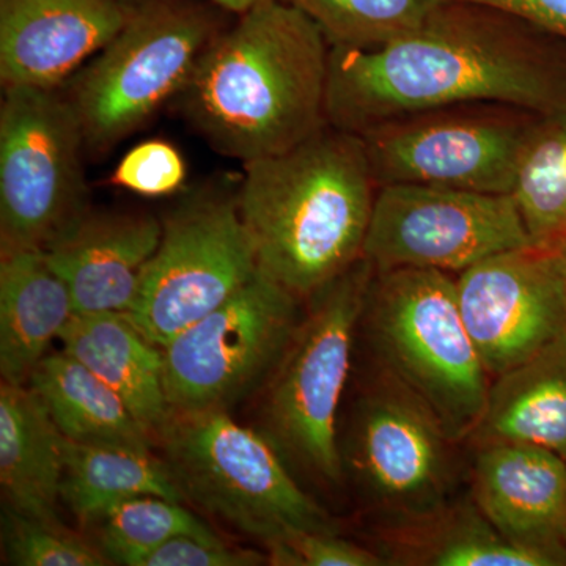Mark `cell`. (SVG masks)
<instances>
[{
	"label": "cell",
	"instance_id": "6",
	"mask_svg": "<svg viewBox=\"0 0 566 566\" xmlns=\"http://www.w3.org/2000/svg\"><path fill=\"white\" fill-rule=\"evenodd\" d=\"M212 7L208 0H133L120 31L71 87L87 151H109L181 95L221 32Z\"/></svg>",
	"mask_w": 566,
	"mask_h": 566
},
{
	"label": "cell",
	"instance_id": "22",
	"mask_svg": "<svg viewBox=\"0 0 566 566\" xmlns=\"http://www.w3.org/2000/svg\"><path fill=\"white\" fill-rule=\"evenodd\" d=\"M469 444L523 442L566 461V331L491 382Z\"/></svg>",
	"mask_w": 566,
	"mask_h": 566
},
{
	"label": "cell",
	"instance_id": "12",
	"mask_svg": "<svg viewBox=\"0 0 566 566\" xmlns=\"http://www.w3.org/2000/svg\"><path fill=\"white\" fill-rule=\"evenodd\" d=\"M259 271L237 193H196L164 219L161 243L126 315L163 348Z\"/></svg>",
	"mask_w": 566,
	"mask_h": 566
},
{
	"label": "cell",
	"instance_id": "18",
	"mask_svg": "<svg viewBox=\"0 0 566 566\" xmlns=\"http://www.w3.org/2000/svg\"><path fill=\"white\" fill-rule=\"evenodd\" d=\"M76 315L73 296L44 251L0 252V374L28 385Z\"/></svg>",
	"mask_w": 566,
	"mask_h": 566
},
{
	"label": "cell",
	"instance_id": "2",
	"mask_svg": "<svg viewBox=\"0 0 566 566\" xmlns=\"http://www.w3.org/2000/svg\"><path fill=\"white\" fill-rule=\"evenodd\" d=\"M219 32L178 98L208 144L241 164L303 144L327 122L331 46L282 0H259Z\"/></svg>",
	"mask_w": 566,
	"mask_h": 566
},
{
	"label": "cell",
	"instance_id": "23",
	"mask_svg": "<svg viewBox=\"0 0 566 566\" xmlns=\"http://www.w3.org/2000/svg\"><path fill=\"white\" fill-rule=\"evenodd\" d=\"M28 385L69 441L151 450V436L120 395L70 354H48Z\"/></svg>",
	"mask_w": 566,
	"mask_h": 566
},
{
	"label": "cell",
	"instance_id": "27",
	"mask_svg": "<svg viewBox=\"0 0 566 566\" xmlns=\"http://www.w3.org/2000/svg\"><path fill=\"white\" fill-rule=\"evenodd\" d=\"M304 13L331 48L376 50L416 29L441 0H282Z\"/></svg>",
	"mask_w": 566,
	"mask_h": 566
},
{
	"label": "cell",
	"instance_id": "1",
	"mask_svg": "<svg viewBox=\"0 0 566 566\" xmlns=\"http://www.w3.org/2000/svg\"><path fill=\"white\" fill-rule=\"evenodd\" d=\"M465 103L566 111V41L494 7L441 0L385 46L331 48L326 112L335 128L363 134Z\"/></svg>",
	"mask_w": 566,
	"mask_h": 566
},
{
	"label": "cell",
	"instance_id": "31",
	"mask_svg": "<svg viewBox=\"0 0 566 566\" xmlns=\"http://www.w3.org/2000/svg\"><path fill=\"white\" fill-rule=\"evenodd\" d=\"M270 564L266 553L227 545L212 531L174 536L142 566H256Z\"/></svg>",
	"mask_w": 566,
	"mask_h": 566
},
{
	"label": "cell",
	"instance_id": "24",
	"mask_svg": "<svg viewBox=\"0 0 566 566\" xmlns=\"http://www.w3.org/2000/svg\"><path fill=\"white\" fill-rule=\"evenodd\" d=\"M145 495L186 501L169 465L151 450L80 444L65 438L61 501L82 523H91L120 502Z\"/></svg>",
	"mask_w": 566,
	"mask_h": 566
},
{
	"label": "cell",
	"instance_id": "5",
	"mask_svg": "<svg viewBox=\"0 0 566 566\" xmlns=\"http://www.w3.org/2000/svg\"><path fill=\"white\" fill-rule=\"evenodd\" d=\"M375 274L363 259L315 293L268 379L264 434L286 463L327 486L345 480L338 411Z\"/></svg>",
	"mask_w": 566,
	"mask_h": 566
},
{
	"label": "cell",
	"instance_id": "20",
	"mask_svg": "<svg viewBox=\"0 0 566 566\" xmlns=\"http://www.w3.org/2000/svg\"><path fill=\"white\" fill-rule=\"evenodd\" d=\"M371 535L386 566H542L506 542L469 493L423 515L375 524Z\"/></svg>",
	"mask_w": 566,
	"mask_h": 566
},
{
	"label": "cell",
	"instance_id": "7",
	"mask_svg": "<svg viewBox=\"0 0 566 566\" xmlns=\"http://www.w3.org/2000/svg\"><path fill=\"white\" fill-rule=\"evenodd\" d=\"M158 441L186 501L263 545L294 531L338 532L266 434L229 411L172 412Z\"/></svg>",
	"mask_w": 566,
	"mask_h": 566
},
{
	"label": "cell",
	"instance_id": "32",
	"mask_svg": "<svg viewBox=\"0 0 566 566\" xmlns=\"http://www.w3.org/2000/svg\"><path fill=\"white\" fill-rule=\"evenodd\" d=\"M516 14L566 41V0H471Z\"/></svg>",
	"mask_w": 566,
	"mask_h": 566
},
{
	"label": "cell",
	"instance_id": "8",
	"mask_svg": "<svg viewBox=\"0 0 566 566\" xmlns=\"http://www.w3.org/2000/svg\"><path fill=\"white\" fill-rule=\"evenodd\" d=\"M2 91L0 252L44 251L91 208L84 133L59 88Z\"/></svg>",
	"mask_w": 566,
	"mask_h": 566
},
{
	"label": "cell",
	"instance_id": "9",
	"mask_svg": "<svg viewBox=\"0 0 566 566\" xmlns=\"http://www.w3.org/2000/svg\"><path fill=\"white\" fill-rule=\"evenodd\" d=\"M457 446L430 406L374 360L340 449L345 476L375 524L423 515L452 499Z\"/></svg>",
	"mask_w": 566,
	"mask_h": 566
},
{
	"label": "cell",
	"instance_id": "21",
	"mask_svg": "<svg viewBox=\"0 0 566 566\" xmlns=\"http://www.w3.org/2000/svg\"><path fill=\"white\" fill-rule=\"evenodd\" d=\"M65 436L29 385L0 386V486L7 509L59 521Z\"/></svg>",
	"mask_w": 566,
	"mask_h": 566
},
{
	"label": "cell",
	"instance_id": "11",
	"mask_svg": "<svg viewBox=\"0 0 566 566\" xmlns=\"http://www.w3.org/2000/svg\"><path fill=\"white\" fill-rule=\"evenodd\" d=\"M300 303L260 270L221 307L163 346L172 412L229 411L268 381L303 318Z\"/></svg>",
	"mask_w": 566,
	"mask_h": 566
},
{
	"label": "cell",
	"instance_id": "16",
	"mask_svg": "<svg viewBox=\"0 0 566 566\" xmlns=\"http://www.w3.org/2000/svg\"><path fill=\"white\" fill-rule=\"evenodd\" d=\"M133 0H0V82L59 88L128 20Z\"/></svg>",
	"mask_w": 566,
	"mask_h": 566
},
{
	"label": "cell",
	"instance_id": "25",
	"mask_svg": "<svg viewBox=\"0 0 566 566\" xmlns=\"http://www.w3.org/2000/svg\"><path fill=\"white\" fill-rule=\"evenodd\" d=\"M512 196L532 244L543 248L566 237V111L536 122Z\"/></svg>",
	"mask_w": 566,
	"mask_h": 566
},
{
	"label": "cell",
	"instance_id": "3",
	"mask_svg": "<svg viewBox=\"0 0 566 566\" xmlns=\"http://www.w3.org/2000/svg\"><path fill=\"white\" fill-rule=\"evenodd\" d=\"M243 167L238 208L259 268L297 300L364 259L379 186L360 134L326 125Z\"/></svg>",
	"mask_w": 566,
	"mask_h": 566
},
{
	"label": "cell",
	"instance_id": "4",
	"mask_svg": "<svg viewBox=\"0 0 566 566\" xmlns=\"http://www.w3.org/2000/svg\"><path fill=\"white\" fill-rule=\"evenodd\" d=\"M360 329L374 360L430 406L458 446L485 412L493 378L465 329L455 275L376 271Z\"/></svg>",
	"mask_w": 566,
	"mask_h": 566
},
{
	"label": "cell",
	"instance_id": "26",
	"mask_svg": "<svg viewBox=\"0 0 566 566\" xmlns=\"http://www.w3.org/2000/svg\"><path fill=\"white\" fill-rule=\"evenodd\" d=\"M92 539L111 565L142 566L148 557L174 536L208 532L199 517L182 502L145 495L112 506L92 520Z\"/></svg>",
	"mask_w": 566,
	"mask_h": 566
},
{
	"label": "cell",
	"instance_id": "33",
	"mask_svg": "<svg viewBox=\"0 0 566 566\" xmlns=\"http://www.w3.org/2000/svg\"><path fill=\"white\" fill-rule=\"evenodd\" d=\"M543 249L547 252L551 264H553L566 304V237L554 241V243L543 245Z\"/></svg>",
	"mask_w": 566,
	"mask_h": 566
},
{
	"label": "cell",
	"instance_id": "34",
	"mask_svg": "<svg viewBox=\"0 0 566 566\" xmlns=\"http://www.w3.org/2000/svg\"><path fill=\"white\" fill-rule=\"evenodd\" d=\"M208 2L214 3L216 7L227 11V13L241 14L251 9L253 3L259 2V0H208Z\"/></svg>",
	"mask_w": 566,
	"mask_h": 566
},
{
	"label": "cell",
	"instance_id": "10",
	"mask_svg": "<svg viewBox=\"0 0 566 566\" xmlns=\"http://www.w3.org/2000/svg\"><path fill=\"white\" fill-rule=\"evenodd\" d=\"M542 115L513 104H455L392 118L360 136L378 186L512 193Z\"/></svg>",
	"mask_w": 566,
	"mask_h": 566
},
{
	"label": "cell",
	"instance_id": "28",
	"mask_svg": "<svg viewBox=\"0 0 566 566\" xmlns=\"http://www.w3.org/2000/svg\"><path fill=\"white\" fill-rule=\"evenodd\" d=\"M3 553L17 566L111 565L91 538L63 526L61 521H43L3 512Z\"/></svg>",
	"mask_w": 566,
	"mask_h": 566
},
{
	"label": "cell",
	"instance_id": "29",
	"mask_svg": "<svg viewBox=\"0 0 566 566\" xmlns=\"http://www.w3.org/2000/svg\"><path fill=\"white\" fill-rule=\"evenodd\" d=\"M188 167L170 142L151 139L133 147L112 174V185L142 197H167L181 191Z\"/></svg>",
	"mask_w": 566,
	"mask_h": 566
},
{
	"label": "cell",
	"instance_id": "19",
	"mask_svg": "<svg viewBox=\"0 0 566 566\" xmlns=\"http://www.w3.org/2000/svg\"><path fill=\"white\" fill-rule=\"evenodd\" d=\"M62 352L112 387L145 431L158 436L172 416L164 387V354L126 314H76L63 329Z\"/></svg>",
	"mask_w": 566,
	"mask_h": 566
},
{
	"label": "cell",
	"instance_id": "17",
	"mask_svg": "<svg viewBox=\"0 0 566 566\" xmlns=\"http://www.w3.org/2000/svg\"><path fill=\"white\" fill-rule=\"evenodd\" d=\"M161 237L155 216L88 208L44 253L69 285L76 314H128Z\"/></svg>",
	"mask_w": 566,
	"mask_h": 566
},
{
	"label": "cell",
	"instance_id": "14",
	"mask_svg": "<svg viewBox=\"0 0 566 566\" xmlns=\"http://www.w3.org/2000/svg\"><path fill=\"white\" fill-rule=\"evenodd\" d=\"M455 282L465 329L493 379L566 331L564 294L539 245L490 256Z\"/></svg>",
	"mask_w": 566,
	"mask_h": 566
},
{
	"label": "cell",
	"instance_id": "30",
	"mask_svg": "<svg viewBox=\"0 0 566 566\" xmlns=\"http://www.w3.org/2000/svg\"><path fill=\"white\" fill-rule=\"evenodd\" d=\"M264 546L275 566H386L374 547L342 538L338 532L294 531Z\"/></svg>",
	"mask_w": 566,
	"mask_h": 566
},
{
	"label": "cell",
	"instance_id": "15",
	"mask_svg": "<svg viewBox=\"0 0 566 566\" xmlns=\"http://www.w3.org/2000/svg\"><path fill=\"white\" fill-rule=\"evenodd\" d=\"M469 495L506 542L566 565V461L523 442L472 446Z\"/></svg>",
	"mask_w": 566,
	"mask_h": 566
},
{
	"label": "cell",
	"instance_id": "13",
	"mask_svg": "<svg viewBox=\"0 0 566 566\" xmlns=\"http://www.w3.org/2000/svg\"><path fill=\"white\" fill-rule=\"evenodd\" d=\"M526 245L532 240L512 193L400 182L376 192L364 259L376 271L417 268L458 275Z\"/></svg>",
	"mask_w": 566,
	"mask_h": 566
}]
</instances>
